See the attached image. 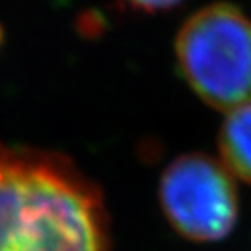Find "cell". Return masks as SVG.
I'll return each mask as SVG.
<instances>
[{
  "label": "cell",
  "mask_w": 251,
  "mask_h": 251,
  "mask_svg": "<svg viewBox=\"0 0 251 251\" xmlns=\"http://www.w3.org/2000/svg\"><path fill=\"white\" fill-rule=\"evenodd\" d=\"M100 188L68 157L0 141V251H108Z\"/></svg>",
  "instance_id": "obj_1"
},
{
  "label": "cell",
  "mask_w": 251,
  "mask_h": 251,
  "mask_svg": "<svg viewBox=\"0 0 251 251\" xmlns=\"http://www.w3.org/2000/svg\"><path fill=\"white\" fill-rule=\"evenodd\" d=\"M178 67L209 106L235 110L251 103V20L232 4L197 11L178 31Z\"/></svg>",
  "instance_id": "obj_2"
},
{
  "label": "cell",
  "mask_w": 251,
  "mask_h": 251,
  "mask_svg": "<svg viewBox=\"0 0 251 251\" xmlns=\"http://www.w3.org/2000/svg\"><path fill=\"white\" fill-rule=\"evenodd\" d=\"M159 199L171 227L199 243L227 237L237 220L232 173L204 153H185L166 168Z\"/></svg>",
  "instance_id": "obj_3"
},
{
  "label": "cell",
  "mask_w": 251,
  "mask_h": 251,
  "mask_svg": "<svg viewBox=\"0 0 251 251\" xmlns=\"http://www.w3.org/2000/svg\"><path fill=\"white\" fill-rule=\"evenodd\" d=\"M224 166L251 183V103L230 110L218 138Z\"/></svg>",
  "instance_id": "obj_4"
},
{
  "label": "cell",
  "mask_w": 251,
  "mask_h": 251,
  "mask_svg": "<svg viewBox=\"0 0 251 251\" xmlns=\"http://www.w3.org/2000/svg\"><path fill=\"white\" fill-rule=\"evenodd\" d=\"M126 9L138 14H157L176 7L183 0H119Z\"/></svg>",
  "instance_id": "obj_5"
}]
</instances>
